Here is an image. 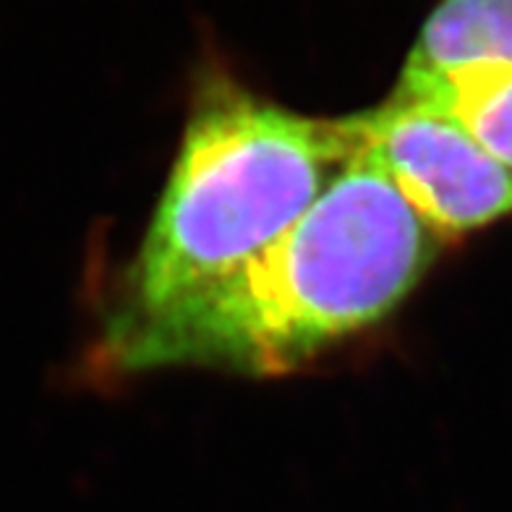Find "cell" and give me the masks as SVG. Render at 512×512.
<instances>
[{
	"label": "cell",
	"mask_w": 512,
	"mask_h": 512,
	"mask_svg": "<svg viewBox=\"0 0 512 512\" xmlns=\"http://www.w3.org/2000/svg\"><path fill=\"white\" fill-rule=\"evenodd\" d=\"M445 241L358 155L270 249L152 317L105 327L100 356L126 374L168 366L251 377L293 371L390 317Z\"/></svg>",
	"instance_id": "cell-1"
},
{
	"label": "cell",
	"mask_w": 512,
	"mask_h": 512,
	"mask_svg": "<svg viewBox=\"0 0 512 512\" xmlns=\"http://www.w3.org/2000/svg\"><path fill=\"white\" fill-rule=\"evenodd\" d=\"M358 155L353 115L309 118L209 71L105 327L152 317L270 249Z\"/></svg>",
	"instance_id": "cell-2"
},
{
	"label": "cell",
	"mask_w": 512,
	"mask_h": 512,
	"mask_svg": "<svg viewBox=\"0 0 512 512\" xmlns=\"http://www.w3.org/2000/svg\"><path fill=\"white\" fill-rule=\"evenodd\" d=\"M369 157L439 236L455 238L512 215V170L455 118L390 100L353 115Z\"/></svg>",
	"instance_id": "cell-3"
},
{
	"label": "cell",
	"mask_w": 512,
	"mask_h": 512,
	"mask_svg": "<svg viewBox=\"0 0 512 512\" xmlns=\"http://www.w3.org/2000/svg\"><path fill=\"white\" fill-rule=\"evenodd\" d=\"M502 68L512 71V0H439L405 58L398 89Z\"/></svg>",
	"instance_id": "cell-4"
},
{
	"label": "cell",
	"mask_w": 512,
	"mask_h": 512,
	"mask_svg": "<svg viewBox=\"0 0 512 512\" xmlns=\"http://www.w3.org/2000/svg\"><path fill=\"white\" fill-rule=\"evenodd\" d=\"M392 97L447 113L512 170V71H476L408 89L395 87Z\"/></svg>",
	"instance_id": "cell-5"
}]
</instances>
